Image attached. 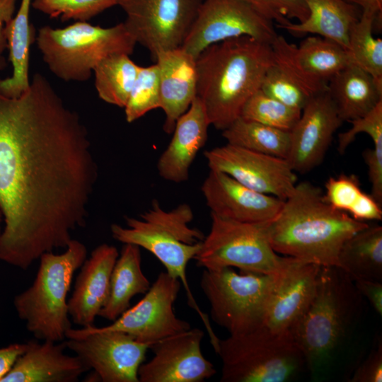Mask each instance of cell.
Here are the masks:
<instances>
[{
    "label": "cell",
    "mask_w": 382,
    "mask_h": 382,
    "mask_svg": "<svg viewBox=\"0 0 382 382\" xmlns=\"http://www.w3.org/2000/svg\"><path fill=\"white\" fill-rule=\"evenodd\" d=\"M97 177L85 125L44 76L18 98L0 93V260L26 270L66 248Z\"/></svg>",
    "instance_id": "cell-1"
},
{
    "label": "cell",
    "mask_w": 382,
    "mask_h": 382,
    "mask_svg": "<svg viewBox=\"0 0 382 382\" xmlns=\"http://www.w3.org/2000/svg\"><path fill=\"white\" fill-rule=\"evenodd\" d=\"M364 300L345 271L320 266L314 296L289 330L313 378H328L357 328Z\"/></svg>",
    "instance_id": "cell-2"
},
{
    "label": "cell",
    "mask_w": 382,
    "mask_h": 382,
    "mask_svg": "<svg viewBox=\"0 0 382 382\" xmlns=\"http://www.w3.org/2000/svg\"><path fill=\"white\" fill-rule=\"evenodd\" d=\"M328 204L321 189L307 181L297 183L276 216L267 222L268 238L279 255L337 267L343 243L366 227Z\"/></svg>",
    "instance_id": "cell-3"
},
{
    "label": "cell",
    "mask_w": 382,
    "mask_h": 382,
    "mask_svg": "<svg viewBox=\"0 0 382 382\" xmlns=\"http://www.w3.org/2000/svg\"><path fill=\"white\" fill-rule=\"evenodd\" d=\"M274 63L270 43L241 36L210 45L196 59L197 96L210 125L223 131L241 116Z\"/></svg>",
    "instance_id": "cell-4"
},
{
    "label": "cell",
    "mask_w": 382,
    "mask_h": 382,
    "mask_svg": "<svg viewBox=\"0 0 382 382\" xmlns=\"http://www.w3.org/2000/svg\"><path fill=\"white\" fill-rule=\"evenodd\" d=\"M193 219L194 213L188 204L183 203L166 210L154 200L139 219L127 217V227L112 224L110 231L115 240L150 252L170 276L180 282L188 306L197 313L208 332L211 345L215 346L219 338L214 333L209 317L197 303L187 278V264L199 251L205 236L199 229L190 226Z\"/></svg>",
    "instance_id": "cell-5"
},
{
    "label": "cell",
    "mask_w": 382,
    "mask_h": 382,
    "mask_svg": "<svg viewBox=\"0 0 382 382\" xmlns=\"http://www.w3.org/2000/svg\"><path fill=\"white\" fill-rule=\"evenodd\" d=\"M65 249L61 254L43 253L32 285L13 299L18 318L38 340L61 342L71 328L66 298L75 272L86 259L87 249L73 238Z\"/></svg>",
    "instance_id": "cell-6"
},
{
    "label": "cell",
    "mask_w": 382,
    "mask_h": 382,
    "mask_svg": "<svg viewBox=\"0 0 382 382\" xmlns=\"http://www.w3.org/2000/svg\"><path fill=\"white\" fill-rule=\"evenodd\" d=\"M35 42L43 61L66 81L89 79L97 64L117 54L130 55L137 44L124 23L110 28L76 21L64 28H40Z\"/></svg>",
    "instance_id": "cell-7"
},
{
    "label": "cell",
    "mask_w": 382,
    "mask_h": 382,
    "mask_svg": "<svg viewBox=\"0 0 382 382\" xmlns=\"http://www.w3.org/2000/svg\"><path fill=\"white\" fill-rule=\"evenodd\" d=\"M215 352L222 361L221 382H289L306 371L290 332L274 334L260 327L219 339Z\"/></svg>",
    "instance_id": "cell-8"
},
{
    "label": "cell",
    "mask_w": 382,
    "mask_h": 382,
    "mask_svg": "<svg viewBox=\"0 0 382 382\" xmlns=\"http://www.w3.org/2000/svg\"><path fill=\"white\" fill-rule=\"evenodd\" d=\"M276 274L238 273L233 267L204 269L199 284L209 303L212 320L230 335L262 327Z\"/></svg>",
    "instance_id": "cell-9"
},
{
    "label": "cell",
    "mask_w": 382,
    "mask_h": 382,
    "mask_svg": "<svg viewBox=\"0 0 382 382\" xmlns=\"http://www.w3.org/2000/svg\"><path fill=\"white\" fill-rule=\"evenodd\" d=\"M266 224L233 221L211 214V228L195 257L206 270L236 267L241 272L276 274L289 257L272 248Z\"/></svg>",
    "instance_id": "cell-10"
},
{
    "label": "cell",
    "mask_w": 382,
    "mask_h": 382,
    "mask_svg": "<svg viewBox=\"0 0 382 382\" xmlns=\"http://www.w3.org/2000/svg\"><path fill=\"white\" fill-rule=\"evenodd\" d=\"M66 348L97 374L103 382H139L138 371L151 345L120 332L92 325L70 328Z\"/></svg>",
    "instance_id": "cell-11"
},
{
    "label": "cell",
    "mask_w": 382,
    "mask_h": 382,
    "mask_svg": "<svg viewBox=\"0 0 382 382\" xmlns=\"http://www.w3.org/2000/svg\"><path fill=\"white\" fill-rule=\"evenodd\" d=\"M203 0H117L123 22L137 43L154 59L163 51L180 47Z\"/></svg>",
    "instance_id": "cell-12"
},
{
    "label": "cell",
    "mask_w": 382,
    "mask_h": 382,
    "mask_svg": "<svg viewBox=\"0 0 382 382\" xmlns=\"http://www.w3.org/2000/svg\"><path fill=\"white\" fill-rule=\"evenodd\" d=\"M273 23L244 0H203L181 46L195 58L210 45L248 36L272 44Z\"/></svg>",
    "instance_id": "cell-13"
},
{
    "label": "cell",
    "mask_w": 382,
    "mask_h": 382,
    "mask_svg": "<svg viewBox=\"0 0 382 382\" xmlns=\"http://www.w3.org/2000/svg\"><path fill=\"white\" fill-rule=\"evenodd\" d=\"M182 284L166 272L158 274L144 297L102 330L120 331L150 345L191 328L177 317L174 303Z\"/></svg>",
    "instance_id": "cell-14"
},
{
    "label": "cell",
    "mask_w": 382,
    "mask_h": 382,
    "mask_svg": "<svg viewBox=\"0 0 382 382\" xmlns=\"http://www.w3.org/2000/svg\"><path fill=\"white\" fill-rule=\"evenodd\" d=\"M211 170L221 172L257 192L287 199L297 181L286 158L227 143L204 153Z\"/></svg>",
    "instance_id": "cell-15"
},
{
    "label": "cell",
    "mask_w": 382,
    "mask_h": 382,
    "mask_svg": "<svg viewBox=\"0 0 382 382\" xmlns=\"http://www.w3.org/2000/svg\"><path fill=\"white\" fill-rule=\"evenodd\" d=\"M271 46L274 63L311 96L326 90L330 80L350 64L344 47L318 35L305 38L297 46L277 35Z\"/></svg>",
    "instance_id": "cell-16"
},
{
    "label": "cell",
    "mask_w": 382,
    "mask_h": 382,
    "mask_svg": "<svg viewBox=\"0 0 382 382\" xmlns=\"http://www.w3.org/2000/svg\"><path fill=\"white\" fill-rule=\"evenodd\" d=\"M204 335L190 328L152 344L153 357L139 366V382H202L212 377L216 371L201 350Z\"/></svg>",
    "instance_id": "cell-17"
},
{
    "label": "cell",
    "mask_w": 382,
    "mask_h": 382,
    "mask_svg": "<svg viewBox=\"0 0 382 382\" xmlns=\"http://www.w3.org/2000/svg\"><path fill=\"white\" fill-rule=\"evenodd\" d=\"M342 122L328 88L311 96L290 131L291 169L304 174L320 165Z\"/></svg>",
    "instance_id": "cell-18"
},
{
    "label": "cell",
    "mask_w": 382,
    "mask_h": 382,
    "mask_svg": "<svg viewBox=\"0 0 382 382\" xmlns=\"http://www.w3.org/2000/svg\"><path fill=\"white\" fill-rule=\"evenodd\" d=\"M320 268L289 257L276 274L262 328L274 334L289 332L314 296Z\"/></svg>",
    "instance_id": "cell-19"
},
{
    "label": "cell",
    "mask_w": 382,
    "mask_h": 382,
    "mask_svg": "<svg viewBox=\"0 0 382 382\" xmlns=\"http://www.w3.org/2000/svg\"><path fill=\"white\" fill-rule=\"evenodd\" d=\"M201 191L211 214L246 223H265L278 214L284 200L252 190L226 173L209 170Z\"/></svg>",
    "instance_id": "cell-20"
},
{
    "label": "cell",
    "mask_w": 382,
    "mask_h": 382,
    "mask_svg": "<svg viewBox=\"0 0 382 382\" xmlns=\"http://www.w3.org/2000/svg\"><path fill=\"white\" fill-rule=\"evenodd\" d=\"M118 256L115 246L103 243L81 265L68 300L69 314L74 323L81 328L94 325L108 299L110 277Z\"/></svg>",
    "instance_id": "cell-21"
},
{
    "label": "cell",
    "mask_w": 382,
    "mask_h": 382,
    "mask_svg": "<svg viewBox=\"0 0 382 382\" xmlns=\"http://www.w3.org/2000/svg\"><path fill=\"white\" fill-rule=\"evenodd\" d=\"M209 126L204 107L196 96L177 120L172 139L157 161L163 179L175 183L188 180L190 166L207 139Z\"/></svg>",
    "instance_id": "cell-22"
},
{
    "label": "cell",
    "mask_w": 382,
    "mask_h": 382,
    "mask_svg": "<svg viewBox=\"0 0 382 382\" xmlns=\"http://www.w3.org/2000/svg\"><path fill=\"white\" fill-rule=\"evenodd\" d=\"M1 382H75L89 368L77 356L64 352V342L32 340Z\"/></svg>",
    "instance_id": "cell-23"
},
{
    "label": "cell",
    "mask_w": 382,
    "mask_h": 382,
    "mask_svg": "<svg viewBox=\"0 0 382 382\" xmlns=\"http://www.w3.org/2000/svg\"><path fill=\"white\" fill-rule=\"evenodd\" d=\"M154 60L160 74V108L166 115L163 128L170 134L197 96L196 58L180 47L159 52Z\"/></svg>",
    "instance_id": "cell-24"
},
{
    "label": "cell",
    "mask_w": 382,
    "mask_h": 382,
    "mask_svg": "<svg viewBox=\"0 0 382 382\" xmlns=\"http://www.w3.org/2000/svg\"><path fill=\"white\" fill-rule=\"evenodd\" d=\"M328 91L343 122L365 115L382 101V83L352 64L330 80Z\"/></svg>",
    "instance_id": "cell-25"
},
{
    "label": "cell",
    "mask_w": 382,
    "mask_h": 382,
    "mask_svg": "<svg viewBox=\"0 0 382 382\" xmlns=\"http://www.w3.org/2000/svg\"><path fill=\"white\" fill-rule=\"evenodd\" d=\"M308 9L306 20L290 23L282 29L293 35L313 34L328 39L347 50L352 26L361 11L345 0H304Z\"/></svg>",
    "instance_id": "cell-26"
},
{
    "label": "cell",
    "mask_w": 382,
    "mask_h": 382,
    "mask_svg": "<svg viewBox=\"0 0 382 382\" xmlns=\"http://www.w3.org/2000/svg\"><path fill=\"white\" fill-rule=\"evenodd\" d=\"M32 0H21L20 7L5 28L8 61L12 75L0 79V93L8 98H18L30 86L29 60L31 45L37 31L30 22Z\"/></svg>",
    "instance_id": "cell-27"
},
{
    "label": "cell",
    "mask_w": 382,
    "mask_h": 382,
    "mask_svg": "<svg viewBox=\"0 0 382 382\" xmlns=\"http://www.w3.org/2000/svg\"><path fill=\"white\" fill-rule=\"evenodd\" d=\"M150 286L141 269L140 248L125 243L112 271L108 299L98 316L114 321L130 307L134 296L144 294Z\"/></svg>",
    "instance_id": "cell-28"
},
{
    "label": "cell",
    "mask_w": 382,
    "mask_h": 382,
    "mask_svg": "<svg viewBox=\"0 0 382 382\" xmlns=\"http://www.w3.org/2000/svg\"><path fill=\"white\" fill-rule=\"evenodd\" d=\"M337 267L352 279L382 282V226L368 225L342 245Z\"/></svg>",
    "instance_id": "cell-29"
},
{
    "label": "cell",
    "mask_w": 382,
    "mask_h": 382,
    "mask_svg": "<svg viewBox=\"0 0 382 382\" xmlns=\"http://www.w3.org/2000/svg\"><path fill=\"white\" fill-rule=\"evenodd\" d=\"M227 143L253 151L286 158L290 132L239 117L222 131Z\"/></svg>",
    "instance_id": "cell-30"
},
{
    "label": "cell",
    "mask_w": 382,
    "mask_h": 382,
    "mask_svg": "<svg viewBox=\"0 0 382 382\" xmlns=\"http://www.w3.org/2000/svg\"><path fill=\"white\" fill-rule=\"evenodd\" d=\"M125 54L109 56L93 69L95 86L103 101L125 108L140 66Z\"/></svg>",
    "instance_id": "cell-31"
},
{
    "label": "cell",
    "mask_w": 382,
    "mask_h": 382,
    "mask_svg": "<svg viewBox=\"0 0 382 382\" xmlns=\"http://www.w3.org/2000/svg\"><path fill=\"white\" fill-rule=\"evenodd\" d=\"M376 20L372 15L361 13L349 30L346 50L350 64L382 83V40L373 34Z\"/></svg>",
    "instance_id": "cell-32"
},
{
    "label": "cell",
    "mask_w": 382,
    "mask_h": 382,
    "mask_svg": "<svg viewBox=\"0 0 382 382\" xmlns=\"http://www.w3.org/2000/svg\"><path fill=\"white\" fill-rule=\"evenodd\" d=\"M301 113V111L284 105L259 89L246 101L240 117L290 132Z\"/></svg>",
    "instance_id": "cell-33"
},
{
    "label": "cell",
    "mask_w": 382,
    "mask_h": 382,
    "mask_svg": "<svg viewBox=\"0 0 382 382\" xmlns=\"http://www.w3.org/2000/svg\"><path fill=\"white\" fill-rule=\"evenodd\" d=\"M160 74L158 64L139 67L125 106L126 120L133 122L149 111L160 108Z\"/></svg>",
    "instance_id": "cell-34"
},
{
    "label": "cell",
    "mask_w": 382,
    "mask_h": 382,
    "mask_svg": "<svg viewBox=\"0 0 382 382\" xmlns=\"http://www.w3.org/2000/svg\"><path fill=\"white\" fill-rule=\"evenodd\" d=\"M32 7L62 21L88 22L104 11L117 6V0H33Z\"/></svg>",
    "instance_id": "cell-35"
},
{
    "label": "cell",
    "mask_w": 382,
    "mask_h": 382,
    "mask_svg": "<svg viewBox=\"0 0 382 382\" xmlns=\"http://www.w3.org/2000/svg\"><path fill=\"white\" fill-rule=\"evenodd\" d=\"M284 105L302 111L311 96L286 71L274 63L264 76L260 88Z\"/></svg>",
    "instance_id": "cell-36"
},
{
    "label": "cell",
    "mask_w": 382,
    "mask_h": 382,
    "mask_svg": "<svg viewBox=\"0 0 382 382\" xmlns=\"http://www.w3.org/2000/svg\"><path fill=\"white\" fill-rule=\"evenodd\" d=\"M266 19L277 23L280 28L296 19L306 20L308 9L304 0H244Z\"/></svg>",
    "instance_id": "cell-37"
},
{
    "label": "cell",
    "mask_w": 382,
    "mask_h": 382,
    "mask_svg": "<svg viewBox=\"0 0 382 382\" xmlns=\"http://www.w3.org/2000/svg\"><path fill=\"white\" fill-rule=\"evenodd\" d=\"M362 193L357 175L340 174L327 180L323 197L334 209L348 214Z\"/></svg>",
    "instance_id": "cell-38"
},
{
    "label": "cell",
    "mask_w": 382,
    "mask_h": 382,
    "mask_svg": "<svg viewBox=\"0 0 382 382\" xmlns=\"http://www.w3.org/2000/svg\"><path fill=\"white\" fill-rule=\"evenodd\" d=\"M352 127L338 134L337 150L344 154L359 133H366L374 145H382V101L365 115L350 121Z\"/></svg>",
    "instance_id": "cell-39"
},
{
    "label": "cell",
    "mask_w": 382,
    "mask_h": 382,
    "mask_svg": "<svg viewBox=\"0 0 382 382\" xmlns=\"http://www.w3.org/2000/svg\"><path fill=\"white\" fill-rule=\"evenodd\" d=\"M349 382L382 381V343L380 338L364 360L348 378Z\"/></svg>",
    "instance_id": "cell-40"
},
{
    "label": "cell",
    "mask_w": 382,
    "mask_h": 382,
    "mask_svg": "<svg viewBox=\"0 0 382 382\" xmlns=\"http://www.w3.org/2000/svg\"><path fill=\"white\" fill-rule=\"evenodd\" d=\"M368 168L369 180L371 185V195L382 205V146L374 145L362 153Z\"/></svg>",
    "instance_id": "cell-41"
},
{
    "label": "cell",
    "mask_w": 382,
    "mask_h": 382,
    "mask_svg": "<svg viewBox=\"0 0 382 382\" xmlns=\"http://www.w3.org/2000/svg\"><path fill=\"white\" fill-rule=\"evenodd\" d=\"M348 214L354 219L362 222L381 221L382 219V205L371 194L363 192Z\"/></svg>",
    "instance_id": "cell-42"
},
{
    "label": "cell",
    "mask_w": 382,
    "mask_h": 382,
    "mask_svg": "<svg viewBox=\"0 0 382 382\" xmlns=\"http://www.w3.org/2000/svg\"><path fill=\"white\" fill-rule=\"evenodd\" d=\"M354 285L359 294L366 299L376 313L382 316V282L353 279Z\"/></svg>",
    "instance_id": "cell-43"
},
{
    "label": "cell",
    "mask_w": 382,
    "mask_h": 382,
    "mask_svg": "<svg viewBox=\"0 0 382 382\" xmlns=\"http://www.w3.org/2000/svg\"><path fill=\"white\" fill-rule=\"evenodd\" d=\"M28 344L14 343L0 349V382L11 370L18 359L26 351Z\"/></svg>",
    "instance_id": "cell-44"
},
{
    "label": "cell",
    "mask_w": 382,
    "mask_h": 382,
    "mask_svg": "<svg viewBox=\"0 0 382 382\" xmlns=\"http://www.w3.org/2000/svg\"><path fill=\"white\" fill-rule=\"evenodd\" d=\"M17 0H0V55L7 49L5 28L15 15Z\"/></svg>",
    "instance_id": "cell-45"
},
{
    "label": "cell",
    "mask_w": 382,
    "mask_h": 382,
    "mask_svg": "<svg viewBox=\"0 0 382 382\" xmlns=\"http://www.w3.org/2000/svg\"><path fill=\"white\" fill-rule=\"evenodd\" d=\"M349 4L355 5L360 8L361 13L370 14L376 18H381L382 0H345Z\"/></svg>",
    "instance_id": "cell-46"
},
{
    "label": "cell",
    "mask_w": 382,
    "mask_h": 382,
    "mask_svg": "<svg viewBox=\"0 0 382 382\" xmlns=\"http://www.w3.org/2000/svg\"><path fill=\"white\" fill-rule=\"evenodd\" d=\"M7 66V62L4 57L0 55V71H3Z\"/></svg>",
    "instance_id": "cell-47"
},
{
    "label": "cell",
    "mask_w": 382,
    "mask_h": 382,
    "mask_svg": "<svg viewBox=\"0 0 382 382\" xmlns=\"http://www.w3.org/2000/svg\"><path fill=\"white\" fill-rule=\"evenodd\" d=\"M4 223V218H3V215H2V213L0 210V233L2 231V224Z\"/></svg>",
    "instance_id": "cell-48"
}]
</instances>
